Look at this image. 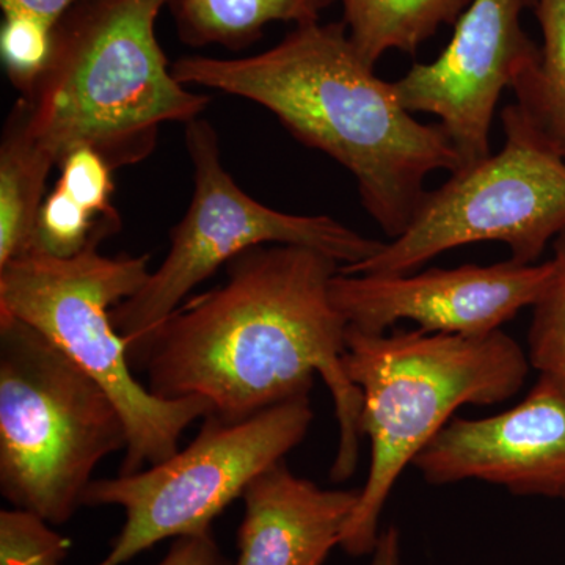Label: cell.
<instances>
[{
  "instance_id": "obj_1",
  "label": "cell",
  "mask_w": 565,
  "mask_h": 565,
  "mask_svg": "<svg viewBox=\"0 0 565 565\" xmlns=\"http://www.w3.org/2000/svg\"><path fill=\"white\" fill-rule=\"evenodd\" d=\"M341 264L313 248L262 245L226 264V280L185 300L128 349L163 399L200 396L236 423L310 394L315 375L333 397L340 441L330 478L359 465L362 392L344 367L348 322L330 294Z\"/></svg>"
},
{
  "instance_id": "obj_2",
  "label": "cell",
  "mask_w": 565,
  "mask_h": 565,
  "mask_svg": "<svg viewBox=\"0 0 565 565\" xmlns=\"http://www.w3.org/2000/svg\"><path fill=\"white\" fill-rule=\"evenodd\" d=\"M172 70L188 87L259 104L294 139L343 166L390 241L411 225L427 177L462 167L444 128L416 120L393 82L360 57L343 21L296 25L280 43L248 57L185 55Z\"/></svg>"
},
{
  "instance_id": "obj_3",
  "label": "cell",
  "mask_w": 565,
  "mask_h": 565,
  "mask_svg": "<svg viewBox=\"0 0 565 565\" xmlns=\"http://www.w3.org/2000/svg\"><path fill=\"white\" fill-rule=\"evenodd\" d=\"M163 0H81L55 24L46 68L21 95L25 121L55 163L92 148L111 169L137 166L167 122L200 118L211 98L174 77L159 43Z\"/></svg>"
},
{
  "instance_id": "obj_4",
  "label": "cell",
  "mask_w": 565,
  "mask_h": 565,
  "mask_svg": "<svg viewBox=\"0 0 565 565\" xmlns=\"http://www.w3.org/2000/svg\"><path fill=\"white\" fill-rule=\"evenodd\" d=\"M344 367L362 392L360 427L370 438L371 463L340 546L348 555L366 556L377 544L382 511L407 465L457 408L514 397L531 364L503 330L463 337L419 329L374 334L348 327Z\"/></svg>"
},
{
  "instance_id": "obj_5",
  "label": "cell",
  "mask_w": 565,
  "mask_h": 565,
  "mask_svg": "<svg viewBox=\"0 0 565 565\" xmlns=\"http://www.w3.org/2000/svg\"><path fill=\"white\" fill-rule=\"evenodd\" d=\"M150 255L104 256L99 244L70 259L24 255L0 267V315L39 330L106 390L125 419L120 475L170 459L193 422L214 414L200 396L163 399L134 377L111 310L150 277Z\"/></svg>"
},
{
  "instance_id": "obj_6",
  "label": "cell",
  "mask_w": 565,
  "mask_h": 565,
  "mask_svg": "<svg viewBox=\"0 0 565 565\" xmlns=\"http://www.w3.org/2000/svg\"><path fill=\"white\" fill-rule=\"evenodd\" d=\"M128 441L95 379L39 330L0 315V492L13 508L63 525L96 467Z\"/></svg>"
},
{
  "instance_id": "obj_7",
  "label": "cell",
  "mask_w": 565,
  "mask_h": 565,
  "mask_svg": "<svg viewBox=\"0 0 565 565\" xmlns=\"http://www.w3.org/2000/svg\"><path fill=\"white\" fill-rule=\"evenodd\" d=\"M501 121L505 139L497 154L427 191L401 236L341 273L414 274L441 253L476 243H503L512 262L535 264L565 228V159L516 104L504 107Z\"/></svg>"
},
{
  "instance_id": "obj_8",
  "label": "cell",
  "mask_w": 565,
  "mask_h": 565,
  "mask_svg": "<svg viewBox=\"0 0 565 565\" xmlns=\"http://www.w3.org/2000/svg\"><path fill=\"white\" fill-rule=\"evenodd\" d=\"M193 192L184 217L170 232V248L139 292L111 310L128 349L139 343L212 274L262 245H299L330 256L341 267L366 262L385 243L353 232L329 215L289 214L253 199L222 161L221 137L196 118L184 126Z\"/></svg>"
},
{
  "instance_id": "obj_9",
  "label": "cell",
  "mask_w": 565,
  "mask_h": 565,
  "mask_svg": "<svg viewBox=\"0 0 565 565\" xmlns=\"http://www.w3.org/2000/svg\"><path fill=\"white\" fill-rule=\"evenodd\" d=\"M310 394L243 422L211 414L188 448L132 475L93 479L82 505H120L126 522L98 565H122L166 539L211 533L218 515L263 471L302 444L313 423Z\"/></svg>"
},
{
  "instance_id": "obj_10",
  "label": "cell",
  "mask_w": 565,
  "mask_h": 565,
  "mask_svg": "<svg viewBox=\"0 0 565 565\" xmlns=\"http://www.w3.org/2000/svg\"><path fill=\"white\" fill-rule=\"evenodd\" d=\"M535 0H471L452 39L429 63H415L393 82L408 111L435 115L462 167L490 152V129L505 88L541 57L522 25Z\"/></svg>"
},
{
  "instance_id": "obj_11",
  "label": "cell",
  "mask_w": 565,
  "mask_h": 565,
  "mask_svg": "<svg viewBox=\"0 0 565 565\" xmlns=\"http://www.w3.org/2000/svg\"><path fill=\"white\" fill-rule=\"evenodd\" d=\"M553 274V262L492 266L465 264L422 274L338 273L330 294L352 329L385 333L412 321L426 333L478 337L501 330L523 308L533 307Z\"/></svg>"
},
{
  "instance_id": "obj_12",
  "label": "cell",
  "mask_w": 565,
  "mask_h": 565,
  "mask_svg": "<svg viewBox=\"0 0 565 565\" xmlns=\"http://www.w3.org/2000/svg\"><path fill=\"white\" fill-rule=\"evenodd\" d=\"M414 467L434 486L482 481L520 497L565 498V393L539 377L509 411L451 419Z\"/></svg>"
},
{
  "instance_id": "obj_13",
  "label": "cell",
  "mask_w": 565,
  "mask_h": 565,
  "mask_svg": "<svg viewBox=\"0 0 565 565\" xmlns=\"http://www.w3.org/2000/svg\"><path fill=\"white\" fill-rule=\"evenodd\" d=\"M359 494L321 489L275 463L243 494L236 565H322L341 544Z\"/></svg>"
},
{
  "instance_id": "obj_14",
  "label": "cell",
  "mask_w": 565,
  "mask_h": 565,
  "mask_svg": "<svg viewBox=\"0 0 565 565\" xmlns=\"http://www.w3.org/2000/svg\"><path fill=\"white\" fill-rule=\"evenodd\" d=\"M340 0H163L178 39L191 47L241 51L262 40L267 25L321 21Z\"/></svg>"
},
{
  "instance_id": "obj_15",
  "label": "cell",
  "mask_w": 565,
  "mask_h": 565,
  "mask_svg": "<svg viewBox=\"0 0 565 565\" xmlns=\"http://www.w3.org/2000/svg\"><path fill=\"white\" fill-rule=\"evenodd\" d=\"M55 166L29 132L24 106L18 99L0 141V267L29 252L47 177Z\"/></svg>"
},
{
  "instance_id": "obj_16",
  "label": "cell",
  "mask_w": 565,
  "mask_h": 565,
  "mask_svg": "<svg viewBox=\"0 0 565 565\" xmlns=\"http://www.w3.org/2000/svg\"><path fill=\"white\" fill-rule=\"evenodd\" d=\"M349 39L367 65L390 51L415 54L444 25L456 24L471 0H340Z\"/></svg>"
},
{
  "instance_id": "obj_17",
  "label": "cell",
  "mask_w": 565,
  "mask_h": 565,
  "mask_svg": "<svg viewBox=\"0 0 565 565\" xmlns=\"http://www.w3.org/2000/svg\"><path fill=\"white\" fill-rule=\"evenodd\" d=\"M533 11L542 32L541 57L512 90L516 106L565 159V0H535Z\"/></svg>"
},
{
  "instance_id": "obj_18",
  "label": "cell",
  "mask_w": 565,
  "mask_h": 565,
  "mask_svg": "<svg viewBox=\"0 0 565 565\" xmlns=\"http://www.w3.org/2000/svg\"><path fill=\"white\" fill-rule=\"evenodd\" d=\"M118 232L120 226L96 217L55 184L41 204L25 255L70 259Z\"/></svg>"
},
{
  "instance_id": "obj_19",
  "label": "cell",
  "mask_w": 565,
  "mask_h": 565,
  "mask_svg": "<svg viewBox=\"0 0 565 565\" xmlns=\"http://www.w3.org/2000/svg\"><path fill=\"white\" fill-rule=\"evenodd\" d=\"M553 274L533 305L527 360L539 377L565 393V228L553 241Z\"/></svg>"
},
{
  "instance_id": "obj_20",
  "label": "cell",
  "mask_w": 565,
  "mask_h": 565,
  "mask_svg": "<svg viewBox=\"0 0 565 565\" xmlns=\"http://www.w3.org/2000/svg\"><path fill=\"white\" fill-rule=\"evenodd\" d=\"M54 25L31 14H3L0 28V55L7 77L25 95L46 68L52 50Z\"/></svg>"
},
{
  "instance_id": "obj_21",
  "label": "cell",
  "mask_w": 565,
  "mask_h": 565,
  "mask_svg": "<svg viewBox=\"0 0 565 565\" xmlns=\"http://www.w3.org/2000/svg\"><path fill=\"white\" fill-rule=\"evenodd\" d=\"M24 509L0 512V565H63L71 542Z\"/></svg>"
},
{
  "instance_id": "obj_22",
  "label": "cell",
  "mask_w": 565,
  "mask_h": 565,
  "mask_svg": "<svg viewBox=\"0 0 565 565\" xmlns=\"http://www.w3.org/2000/svg\"><path fill=\"white\" fill-rule=\"evenodd\" d=\"M57 185L81 206L103 221L120 226L121 217L111 203L115 184L109 162L92 148H77L58 162Z\"/></svg>"
},
{
  "instance_id": "obj_23",
  "label": "cell",
  "mask_w": 565,
  "mask_h": 565,
  "mask_svg": "<svg viewBox=\"0 0 565 565\" xmlns=\"http://www.w3.org/2000/svg\"><path fill=\"white\" fill-rule=\"evenodd\" d=\"M158 565H232L211 533L174 539Z\"/></svg>"
},
{
  "instance_id": "obj_24",
  "label": "cell",
  "mask_w": 565,
  "mask_h": 565,
  "mask_svg": "<svg viewBox=\"0 0 565 565\" xmlns=\"http://www.w3.org/2000/svg\"><path fill=\"white\" fill-rule=\"evenodd\" d=\"M79 2L81 0H0V9L2 14H31L55 28L63 14Z\"/></svg>"
},
{
  "instance_id": "obj_25",
  "label": "cell",
  "mask_w": 565,
  "mask_h": 565,
  "mask_svg": "<svg viewBox=\"0 0 565 565\" xmlns=\"http://www.w3.org/2000/svg\"><path fill=\"white\" fill-rule=\"evenodd\" d=\"M370 565H401V539L396 527H388L379 535Z\"/></svg>"
}]
</instances>
